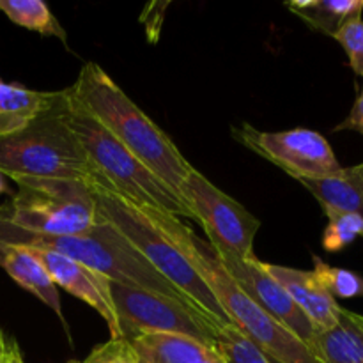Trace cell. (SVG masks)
I'll return each instance as SVG.
<instances>
[{"label": "cell", "mask_w": 363, "mask_h": 363, "mask_svg": "<svg viewBox=\"0 0 363 363\" xmlns=\"http://www.w3.org/2000/svg\"><path fill=\"white\" fill-rule=\"evenodd\" d=\"M67 91L121 145L179 195L181 183L194 167L169 135L124 94L99 64H84Z\"/></svg>", "instance_id": "obj_1"}, {"label": "cell", "mask_w": 363, "mask_h": 363, "mask_svg": "<svg viewBox=\"0 0 363 363\" xmlns=\"http://www.w3.org/2000/svg\"><path fill=\"white\" fill-rule=\"evenodd\" d=\"M151 222H155L190 261L206 286L216 298L220 307L233 325L250 337L275 363H321L311 346L284 328L272 315L266 314L225 272L222 262L208 241L201 240L181 218L158 211L140 208Z\"/></svg>", "instance_id": "obj_2"}, {"label": "cell", "mask_w": 363, "mask_h": 363, "mask_svg": "<svg viewBox=\"0 0 363 363\" xmlns=\"http://www.w3.org/2000/svg\"><path fill=\"white\" fill-rule=\"evenodd\" d=\"M0 245L57 252V254L66 255V257L87 266L89 269L106 277L112 282L162 294V296L172 298V300L195 308L179 289H176L165 277L160 275L128 243L126 238L101 216H99V223L96 225V229L87 236H45V234L16 229L0 215Z\"/></svg>", "instance_id": "obj_3"}, {"label": "cell", "mask_w": 363, "mask_h": 363, "mask_svg": "<svg viewBox=\"0 0 363 363\" xmlns=\"http://www.w3.org/2000/svg\"><path fill=\"white\" fill-rule=\"evenodd\" d=\"M67 94L48 112L0 133V174L21 177L69 179L103 184L77 135L66 121Z\"/></svg>", "instance_id": "obj_4"}, {"label": "cell", "mask_w": 363, "mask_h": 363, "mask_svg": "<svg viewBox=\"0 0 363 363\" xmlns=\"http://www.w3.org/2000/svg\"><path fill=\"white\" fill-rule=\"evenodd\" d=\"M66 121L89 160L101 176L103 184L131 204L145 209H158L169 215L184 216L197 222L183 199L155 176L144 163L138 162L124 145H121L98 121L89 116L66 89Z\"/></svg>", "instance_id": "obj_5"}, {"label": "cell", "mask_w": 363, "mask_h": 363, "mask_svg": "<svg viewBox=\"0 0 363 363\" xmlns=\"http://www.w3.org/2000/svg\"><path fill=\"white\" fill-rule=\"evenodd\" d=\"M96 209L99 216L105 218L116 230H119L128 243L156 269L165 277L176 289H179L190 303L204 312L216 325H233L216 298L206 286L194 266L190 264L176 243L149 220V216L138 206L131 204L126 199L119 197L108 188L99 184H89Z\"/></svg>", "instance_id": "obj_6"}, {"label": "cell", "mask_w": 363, "mask_h": 363, "mask_svg": "<svg viewBox=\"0 0 363 363\" xmlns=\"http://www.w3.org/2000/svg\"><path fill=\"white\" fill-rule=\"evenodd\" d=\"M0 215L16 229L45 236H87L99 223L91 186L82 181L21 177Z\"/></svg>", "instance_id": "obj_7"}, {"label": "cell", "mask_w": 363, "mask_h": 363, "mask_svg": "<svg viewBox=\"0 0 363 363\" xmlns=\"http://www.w3.org/2000/svg\"><path fill=\"white\" fill-rule=\"evenodd\" d=\"M108 291L119 323L121 339L126 342L147 333H174L213 344V335L220 325L202 312L172 298L112 280L108 282Z\"/></svg>", "instance_id": "obj_8"}, {"label": "cell", "mask_w": 363, "mask_h": 363, "mask_svg": "<svg viewBox=\"0 0 363 363\" xmlns=\"http://www.w3.org/2000/svg\"><path fill=\"white\" fill-rule=\"evenodd\" d=\"M179 197L204 227L213 250L240 259H254V241L261 222L240 202L223 194L195 169L181 183Z\"/></svg>", "instance_id": "obj_9"}, {"label": "cell", "mask_w": 363, "mask_h": 363, "mask_svg": "<svg viewBox=\"0 0 363 363\" xmlns=\"http://www.w3.org/2000/svg\"><path fill=\"white\" fill-rule=\"evenodd\" d=\"M238 140L294 179H319L342 174L328 140L318 131L294 128L287 131H259L250 124L234 128Z\"/></svg>", "instance_id": "obj_10"}, {"label": "cell", "mask_w": 363, "mask_h": 363, "mask_svg": "<svg viewBox=\"0 0 363 363\" xmlns=\"http://www.w3.org/2000/svg\"><path fill=\"white\" fill-rule=\"evenodd\" d=\"M218 261L225 268V272L233 277L234 282L262 308L268 315H272L277 323L289 330L291 333L311 346L314 340L315 326L311 319L301 312L287 294V291L268 275L261 261L257 259H240L230 254H218L215 252Z\"/></svg>", "instance_id": "obj_11"}, {"label": "cell", "mask_w": 363, "mask_h": 363, "mask_svg": "<svg viewBox=\"0 0 363 363\" xmlns=\"http://www.w3.org/2000/svg\"><path fill=\"white\" fill-rule=\"evenodd\" d=\"M28 250H32V254L41 261L55 286L64 287L78 300L91 305L105 319L110 328V339H121L119 323H117L116 311H113L112 300H110V280L106 277L92 272L87 266L80 264L66 255L57 254V252L43 250V248H28Z\"/></svg>", "instance_id": "obj_12"}, {"label": "cell", "mask_w": 363, "mask_h": 363, "mask_svg": "<svg viewBox=\"0 0 363 363\" xmlns=\"http://www.w3.org/2000/svg\"><path fill=\"white\" fill-rule=\"evenodd\" d=\"M269 277L277 280L287 291L294 303L311 319L318 332H326L337 325L340 305L335 298L319 284L312 272L287 268L279 264L262 262Z\"/></svg>", "instance_id": "obj_13"}, {"label": "cell", "mask_w": 363, "mask_h": 363, "mask_svg": "<svg viewBox=\"0 0 363 363\" xmlns=\"http://www.w3.org/2000/svg\"><path fill=\"white\" fill-rule=\"evenodd\" d=\"M137 363H223L211 344L174 333H147L130 340Z\"/></svg>", "instance_id": "obj_14"}, {"label": "cell", "mask_w": 363, "mask_h": 363, "mask_svg": "<svg viewBox=\"0 0 363 363\" xmlns=\"http://www.w3.org/2000/svg\"><path fill=\"white\" fill-rule=\"evenodd\" d=\"M0 266L18 286L48 305L59 315L64 326L67 325L62 315L55 282L48 275L41 261L32 254V250L25 247H14V245H0Z\"/></svg>", "instance_id": "obj_15"}, {"label": "cell", "mask_w": 363, "mask_h": 363, "mask_svg": "<svg viewBox=\"0 0 363 363\" xmlns=\"http://www.w3.org/2000/svg\"><path fill=\"white\" fill-rule=\"evenodd\" d=\"M311 350L321 363H363V315L340 307L337 325L315 333Z\"/></svg>", "instance_id": "obj_16"}, {"label": "cell", "mask_w": 363, "mask_h": 363, "mask_svg": "<svg viewBox=\"0 0 363 363\" xmlns=\"http://www.w3.org/2000/svg\"><path fill=\"white\" fill-rule=\"evenodd\" d=\"M300 183L318 199L325 215L354 213L363 216V167H347L342 174L319 179H300Z\"/></svg>", "instance_id": "obj_17"}, {"label": "cell", "mask_w": 363, "mask_h": 363, "mask_svg": "<svg viewBox=\"0 0 363 363\" xmlns=\"http://www.w3.org/2000/svg\"><path fill=\"white\" fill-rule=\"evenodd\" d=\"M62 98L64 91H32L18 84H6L0 80V133L14 130L27 121L48 112L59 105Z\"/></svg>", "instance_id": "obj_18"}, {"label": "cell", "mask_w": 363, "mask_h": 363, "mask_svg": "<svg viewBox=\"0 0 363 363\" xmlns=\"http://www.w3.org/2000/svg\"><path fill=\"white\" fill-rule=\"evenodd\" d=\"M286 7L308 27L333 38L347 21L362 18L363 0H294Z\"/></svg>", "instance_id": "obj_19"}, {"label": "cell", "mask_w": 363, "mask_h": 363, "mask_svg": "<svg viewBox=\"0 0 363 363\" xmlns=\"http://www.w3.org/2000/svg\"><path fill=\"white\" fill-rule=\"evenodd\" d=\"M0 11L13 23L43 35L59 38L67 45L66 30L43 0H0Z\"/></svg>", "instance_id": "obj_20"}, {"label": "cell", "mask_w": 363, "mask_h": 363, "mask_svg": "<svg viewBox=\"0 0 363 363\" xmlns=\"http://www.w3.org/2000/svg\"><path fill=\"white\" fill-rule=\"evenodd\" d=\"M211 346L223 363H275L236 325L216 326Z\"/></svg>", "instance_id": "obj_21"}, {"label": "cell", "mask_w": 363, "mask_h": 363, "mask_svg": "<svg viewBox=\"0 0 363 363\" xmlns=\"http://www.w3.org/2000/svg\"><path fill=\"white\" fill-rule=\"evenodd\" d=\"M312 273L333 298H344V300L363 298V277L358 273L328 264L318 255H314Z\"/></svg>", "instance_id": "obj_22"}, {"label": "cell", "mask_w": 363, "mask_h": 363, "mask_svg": "<svg viewBox=\"0 0 363 363\" xmlns=\"http://www.w3.org/2000/svg\"><path fill=\"white\" fill-rule=\"evenodd\" d=\"M328 225L323 234L326 252H339L350 247L357 238H363V216L354 213H328Z\"/></svg>", "instance_id": "obj_23"}, {"label": "cell", "mask_w": 363, "mask_h": 363, "mask_svg": "<svg viewBox=\"0 0 363 363\" xmlns=\"http://www.w3.org/2000/svg\"><path fill=\"white\" fill-rule=\"evenodd\" d=\"M337 43L344 48L350 57V66L358 77L363 78V20L354 18L347 21L335 35Z\"/></svg>", "instance_id": "obj_24"}, {"label": "cell", "mask_w": 363, "mask_h": 363, "mask_svg": "<svg viewBox=\"0 0 363 363\" xmlns=\"http://www.w3.org/2000/svg\"><path fill=\"white\" fill-rule=\"evenodd\" d=\"M82 363H137L130 342L124 339H110L89 354Z\"/></svg>", "instance_id": "obj_25"}, {"label": "cell", "mask_w": 363, "mask_h": 363, "mask_svg": "<svg viewBox=\"0 0 363 363\" xmlns=\"http://www.w3.org/2000/svg\"><path fill=\"white\" fill-rule=\"evenodd\" d=\"M337 131L340 130H351V131H358V133L363 137V85L357 96V101H354L353 108H351L350 116L335 128Z\"/></svg>", "instance_id": "obj_26"}, {"label": "cell", "mask_w": 363, "mask_h": 363, "mask_svg": "<svg viewBox=\"0 0 363 363\" xmlns=\"http://www.w3.org/2000/svg\"><path fill=\"white\" fill-rule=\"evenodd\" d=\"M0 363H25L18 342L0 330Z\"/></svg>", "instance_id": "obj_27"}, {"label": "cell", "mask_w": 363, "mask_h": 363, "mask_svg": "<svg viewBox=\"0 0 363 363\" xmlns=\"http://www.w3.org/2000/svg\"><path fill=\"white\" fill-rule=\"evenodd\" d=\"M7 191H9V186H7L6 179H4V176H2V174H0V195L7 194Z\"/></svg>", "instance_id": "obj_28"}, {"label": "cell", "mask_w": 363, "mask_h": 363, "mask_svg": "<svg viewBox=\"0 0 363 363\" xmlns=\"http://www.w3.org/2000/svg\"><path fill=\"white\" fill-rule=\"evenodd\" d=\"M362 167H363V163H362Z\"/></svg>", "instance_id": "obj_29"}]
</instances>
